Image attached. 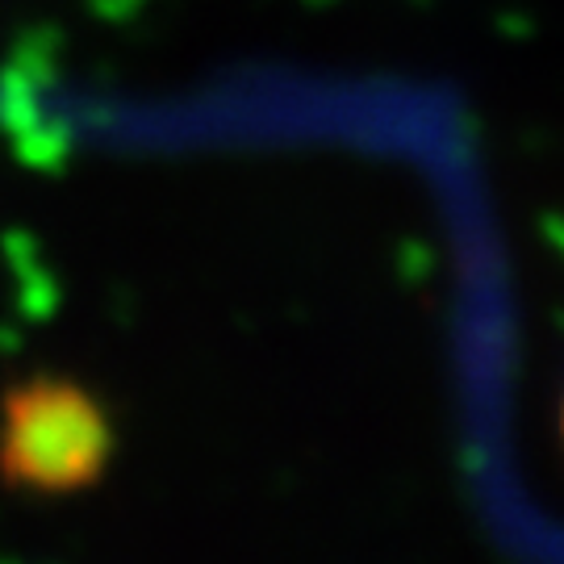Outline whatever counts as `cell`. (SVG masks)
I'll return each mask as SVG.
<instances>
[{
  "mask_svg": "<svg viewBox=\"0 0 564 564\" xmlns=\"http://www.w3.org/2000/svg\"><path fill=\"white\" fill-rule=\"evenodd\" d=\"M109 452L101 405L67 384H34L13 402L4 426V464L42 489H72L97 477Z\"/></svg>",
  "mask_w": 564,
  "mask_h": 564,
  "instance_id": "obj_1",
  "label": "cell"
}]
</instances>
